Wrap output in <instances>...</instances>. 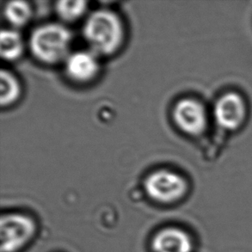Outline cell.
Listing matches in <instances>:
<instances>
[{"label": "cell", "mask_w": 252, "mask_h": 252, "mask_svg": "<svg viewBox=\"0 0 252 252\" xmlns=\"http://www.w3.org/2000/svg\"><path fill=\"white\" fill-rule=\"evenodd\" d=\"M82 34L91 51L97 56H108L119 50L125 32L118 14L107 8H100L85 18Z\"/></svg>", "instance_id": "cell-1"}, {"label": "cell", "mask_w": 252, "mask_h": 252, "mask_svg": "<svg viewBox=\"0 0 252 252\" xmlns=\"http://www.w3.org/2000/svg\"><path fill=\"white\" fill-rule=\"evenodd\" d=\"M72 34L65 25L46 23L34 28L29 37V48L36 61L46 65L64 62L68 56Z\"/></svg>", "instance_id": "cell-2"}, {"label": "cell", "mask_w": 252, "mask_h": 252, "mask_svg": "<svg viewBox=\"0 0 252 252\" xmlns=\"http://www.w3.org/2000/svg\"><path fill=\"white\" fill-rule=\"evenodd\" d=\"M144 188L151 199L162 203H170L184 196L188 185L185 179L179 174L160 169L147 176Z\"/></svg>", "instance_id": "cell-3"}, {"label": "cell", "mask_w": 252, "mask_h": 252, "mask_svg": "<svg viewBox=\"0 0 252 252\" xmlns=\"http://www.w3.org/2000/svg\"><path fill=\"white\" fill-rule=\"evenodd\" d=\"M0 230L1 252H16L34 236L35 224L26 215L10 214L2 216Z\"/></svg>", "instance_id": "cell-4"}, {"label": "cell", "mask_w": 252, "mask_h": 252, "mask_svg": "<svg viewBox=\"0 0 252 252\" xmlns=\"http://www.w3.org/2000/svg\"><path fill=\"white\" fill-rule=\"evenodd\" d=\"M172 119L179 129L189 135L201 134L207 126V114L201 102L192 98L177 101L172 110Z\"/></svg>", "instance_id": "cell-5"}, {"label": "cell", "mask_w": 252, "mask_h": 252, "mask_svg": "<svg viewBox=\"0 0 252 252\" xmlns=\"http://www.w3.org/2000/svg\"><path fill=\"white\" fill-rule=\"evenodd\" d=\"M97 55L91 50L72 52L64 61L65 76L72 82L87 84L92 82L100 70Z\"/></svg>", "instance_id": "cell-6"}, {"label": "cell", "mask_w": 252, "mask_h": 252, "mask_svg": "<svg viewBox=\"0 0 252 252\" xmlns=\"http://www.w3.org/2000/svg\"><path fill=\"white\" fill-rule=\"evenodd\" d=\"M215 116L219 125L223 128L237 129L246 119V102L239 94L229 92L215 103Z\"/></svg>", "instance_id": "cell-7"}, {"label": "cell", "mask_w": 252, "mask_h": 252, "mask_svg": "<svg viewBox=\"0 0 252 252\" xmlns=\"http://www.w3.org/2000/svg\"><path fill=\"white\" fill-rule=\"evenodd\" d=\"M154 252H190L191 239L180 229H163L158 232L153 240Z\"/></svg>", "instance_id": "cell-8"}, {"label": "cell", "mask_w": 252, "mask_h": 252, "mask_svg": "<svg viewBox=\"0 0 252 252\" xmlns=\"http://www.w3.org/2000/svg\"><path fill=\"white\" fill-rule=\"evenodd\" d=\"M24 40L20 33L11 29H3L0 32V55L5 61H16L23 55Z\"/></svg>", "instance_id": "cell-9"}, {"label": "cell", "mask_w": 252, "mask_h": 252, "mask_svg": "<svg viewBox=\"0 0 252 252\" xmlns=\"http://www.w3.org/2000/svg\"><path fill=\"white\" fill-rule=\"evenodd\" d=\"M3 17L13 29L21 28L27 24L31 17V6L26 1L12 0L3 6Z\"/></svg>", "instance_id": "cell-10"}, {"label": "cell", "mask_w": 252, "mask_h": 252, "mask_svg": "<svg viewBox=\"0 0 252 252\" xmlns=\"http://www.w3.org/2000/svg\"><path fill=\"white\" fill-rule=\"evenodd\" d=\"M21 95V85L17 77L10 71L2 69L0 72V105L1 107L13 104Z\"/></svg>", "instance_id": "cell-11"}, {"label": "cell", "mask_w": 252, "mask_h": 252, "mask_svg": "<svg viewBox=\"0 0 252 252\" xmlns=\"http://www.w3.org/2000/svg\"><path fill=\"white\" fill-rule=\"evenodd\" d=\"M87 4L85 0H61L55 3V10L62 20L74 22L86 12Z\"/></svg>", "instance_id": "cell-12"}]
</instances>
